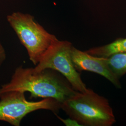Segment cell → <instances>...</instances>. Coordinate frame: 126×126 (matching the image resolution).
I'll list each match as a JSON object with an SVG mask.
<instances>
[{
	"label": "cell",
	"mask_w": 126,
	"mask_h": 126,
	"mask_svg": "<svg viewBox=\"0 0 126 126\" xmlns=\"http://www.w3.org/2000/svg\"><path fill=\"white\" fill-rule=\"evenodd\" d=\"M11 91L29 92L30 98H52L62 103L78 92L55 70L46 69L34 72L32 68H16L10 81L0 88V94Z\"/></svg>",
	"instance_id": "cell-1"
},
{
	"label": "cell",
	"mask_w": 126,
	"mask_h": 126,
	"mask_svg": "<svg viewBox=\"0 0 126 126\" xmlns=\"http://www.w3.org/2000/svg\"><path fill=\"white\" fill-rule=\"evenodd\" d=\"M61 109L80 126H111L116 122L108 100L89 88L61 103Z\"/></svg>",
	"instance_id": "cell-2"
},
{
	"label": "cell",
	"mask_w": 126,
	"mask_h": 126,
	"mask_svg": "<svg viewBox=\"0 0 126 126\" xmlns=\"http://www.w3.org/2000/svg\"><path fill=\"white\" fill-rule=\"evenodd\" d=\"M7 20L35 66L52 45L59 40L30 14L14 12L7 16Z\"/></svg>",
	"instance_id": "cell-3"
},
{
	"label": "cell",
	"mask_w": 126,
	"mask_h": 126,
	"mask_svg": "<svg viewBox=\"0 0 126 126\" xmlns=\"http://www.w3.org/2000/svg\"><path fill=\"white\" fill-rule=\"evenodd\" d=\"M72 46L69 41L58 40L47 50L35 67L32 68V71L39 72L46 69L55 70L61 74L75 91L85 92L88 88L72 62Z\"/></svg>",
	"instance_id": "cell-4"
},
{
	"label": "cell",
	"mask_w": 126,
	"mask_h": 126,
	"mask_svg": "<svg viewBox=\"0 0 126 126\" xmlns=\"http://www.w3.org/2000/svg\"><path fill=\"white\" fill-rule=\"evenodd\" d=\"M61 104L56 99H43L38 101L27 100L25 93L11 91L0 94V121L14 126H20L23 118L28 114L38 110H50L57 113Z\"/></svg>",
	"instance_id": "cell-5"
},
{
	"label": "cell",
	"mask_w": 126,
	"mask_h": 126,
	"mask_svg": "<svg viewBox=\"0 0 126 126\" xmlns=\"http://www.w3.org/2000/svg\"><path fill=\"white\" fill-rule=\"evenodd\" d=\"M71 56L74 66L78 72L86 71L104 77L118 88H121L119 78L108 64V58L98 57L78 50L72 46Z\"/></svg>",
	"instance_id": "cell-6"
},
{
	"label": "cell",
	"mask_w": 126,
	"mask_h": 126,
	"mask_svg": "<svg viewBox=\"0 0 126 126\" xmlns=\"http://www.w3.org/2000/svg\"><path fill=\"white\" fill-rule=\"evenodd\" d=\"M93 56L108 58L114 54L126 53V38H120L107 45L90 49L86 51Z\"/></svg>",
	"instance_id": "cell-7"
},
{
	"label": "cell",
	"mask_w": 126,
	"mask_h": 126,
	"mask_svg": "<svg viewBox=\"0 0 126 126\" xmlns=\"http://www.w3.org/2000/svg\"><path fill=\"white\" fill-rule=\"evenodd\" d=\"M109 66L113 73L120 78L126 73V53L114 54L108 58Z\"/></svg>",
	"instance_id": "cell-8"
},
{
	"label": "cell",
	"mask_w": 126,
	"mask_h": 126,
	"mask_svg": "<svg viewBox=\"0 0 126 126\" xmlns=\"http://www.w3.org/2000/svg\"><path fill=\"white\" fill-rule=\"evenodd\" d=\"M6 58V54L5 52V50L2 46L0 47V66L4 61Z\"/></svg>",
	"instance_id": "cell-9"
},
{
	"label": "cell",
	"mask_w": 126,
	"mask_h": 126,
	"mask_svg": "<svg viewBox=\"0 0 126 126\" xmlns=\"http://www.w3.org/2000/svg\"><path fill=\"white\" fill-rule=\"evenodd\" d=\"M1 46H2V45H1V44L0 43V47H1Z\"/></svg>",
	"instance_id": "cell-10"
}]
</instances>
